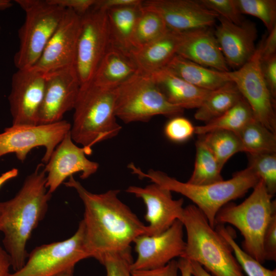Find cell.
<instances>
[{"label": "cell", "instance_id": "6da1fadb", "mask_svg": "<svg viewBox=\"0 0 276 276\" xmlns=\"http://www.w3.org/2000/svg\"><path fill=\"white\" fill-rule=\"evenodd\" d=\"M74 189L83 202L85 246L90 257L100 262L104 255L130 248L139 236L146 234L145 225L118 197L120 190L91 193L73 176L64 182Z\"/></svg>", "mask_w": 276, "mask_h": 276}, {"label": "cell", "instance_id": "7a4b0ae2", "mask_svg": "<svg viewBox=\"0 0 276 276\" xmlns=\"http://www.w3.org/2000/svg\"><path fill=\"white\" fill-rule=\"evenodd\" d=\"M44 166L37 165L13 198L0 201V232L14 271L24 265L28 256L27 243L48 210L52 194L46 187Z\"/></svg>", "mask_w": 276, "mask_h": 276}, {"label": "cell", "instance_id": "3957f363", "mask_svg": "<svg viewBox=\"0 0 276 276\" xmlns=\"http://www.w3.org/2000/svg\"><path fill=\"white\" fill-rule=\"evenodd\" d=\"M128 167L132 173L139 178H148L152 182L171 192L179 193L191 200L213 228L219 210L232 200L242 197L259 181L249 166L237 172L229 179L202 185L180 181L159 170L150 169L146 173L132 163Z\"/></svg>", "mask_w": 276, "mask_h": 276}, {"label": "cell", "instance_id": "277c9868", "mask_svg": "<svg viewBox=\"0 0 276 276\" xmlns=\"http://www.w3.org/2000/svg\"><path fill=\"white\" fill-rule=\"evenodd\" d=\"M116 99V88L103 87L92 81L80 85L70 129L76 144L92 150L96 144L119 134L122 127L117 121Z\"/></svg>", "mask_w": 276, "mask_h": 276}, {"label": "cell", "instance_id": "5b68a950", "mask_svg": "<svg viewBox=\"0 0 276 276\" xmlns=\"http://www.w3.org/2000/svg\"><path fill=\"white\" fill-rule=\"evenodd\" d=\"M181 221L187 240L180 258L197 262L212 276H244L229 244L195 205L184 208Z\"/></svg>", "mask_w": 276, "mask_h": 276}, {"label": "cell", "instance_id": "8992f818", "mask_svg": "<svg viewBox=\"0 0 276 276\" xmlns=\"http://www.w3.org/2000/svg\"><path fill=\"white\" fill-rule=\"evenodd\" d=\"M259 180L250 195L242 202L228 203L218 212L216 224L234 226L243 237L242 249L259 262L263 264L264 235L273 215L276 213L275 200Z\"/></svg>", "mask_w": 276, "mask_h": 276}, {"label": "cell", "instance_id": "52a82bcc", "mask_svg": "<svg viewBox=\"0 0 276 276\" xmlns=\"http://www.w3.org/2000/svg\"><path fill=\"white\" fill-rule=\"evenodd\" d=\"M183 110L167 100L151 75L140 71L116 88V115L124 123L146 122L157 115L172 118Z\"/></svg>", "mask_w": 276, "mask_h": 276}, {"label": "cell", "instance_id": "ba28073f", "mask_svg": "<svg viewBox=\"0 0 276 276\" xmlns=\"http://www.w3.org/2000/svg\"><path fill=\"white\" fill-rule=\"evenodd\" d=\"M24 10L25 21L18 31L19 49L14 55L16 67L34 66L56 30L66 9L49 0H15Z\"/></svg>", "mask_w": 276, "mask_h": 276}, {"label": "cell", "instance_id": "9c48e42d", "mask_svg": "<svg viewBox=\"0 0 276 276\" xmlns=\"http://www.w3.org/2000/svg\"><path fill=\"white\" fill-rule=\"evenodd\" d=\"M88 258L81 220L74 235L62 241L37 246L28 254L24 265L9 276H55L74 268L77 263Z\"/></svg>", "mask_w": 276, "mask_h": 276}, {"label": "cell", "instance_id": "30bf717a", "mask_svg": "<svg viewBox=\"0 0 276 276\" xmlns=\"http://www.w3.org/2000/svg\"><path fill=\"white\" fill-rule=\"evenodd\" d=\"M110 44L106 11L93 7L81 16L75 63L80 85L92 81Z\"/></svg>", "mask_w": 276, "mask_h": 276}, {"label": "cell", "instance_id": "8fae6325", "mask_svg": "<svg viewBox=\"0 0 276 276\" xmlns=\"http://www.w3.org/2000/svg\"><path fill=\"white\" fill-rule=\"evenodd\" d=\"M71 124L66 120L33 125H13L0 133V157L15 153L23 162L34 148L44 147L42 162L46 164L52 153L70 131Z\"/></svg>", "mask_w": 276, "mask_h": 276}, {"label": "cell", "instance_id": "7c38bea8", "mask_svg": "<svg viewBox=\"0 0 276 276\" xmlns=\"http://www.w3.org/2000/svg\"><path fill=\"white\" fill-rule=\"evenodd\" d=\"M226 74L249 105L254 118L276 134L275 99L263 78L258 47L248 62Z\"/></svg>", "mask_w": 276, "mask_h": 276}, {"label": "cell", "instance_id": "4fadbf2b", "mask_svg": "<svg viewBox=\"0 0 276 276\" xmlns=\"http://www.w3.org/2000/svg\"><path fill=\"white\" fill-rule=\"evenodd\" d=\"M45 78V73L34 67L14 73L8 96L13 125H38Z\"/></svg>", "mask_w": 276, "mask_h": 276}, {"label": "cell", "instance_id": "5bb4252c", "mask_svg": "<svg viewBox=\"0 0 276 276\" xmlns=\"http://www.w3.org/2000/svg\"><path fill=\"white\" fill-rule=\"evenodd\" d=\"M183 225L176 220L166 231L156 236L141 235L133 241L137 254L131 265V271L146 270L162 267L176 257L183 255L186 241Z\"/></svg>", "mask_w": 276, "mask_h": 276}, {"label": "cell", "instance_id": "9a60e30c", "mask_svg": "<svg viewBox=\"0 0 276 276\" xmlns=\"http://www.w3.org/2000/svg\"><path fill=\"white\" fill-rule=\"evenodd\" d=\"M91 152V149L77 146L69 131L44 165L48 192L52 194L66 179L76 173L80 172V178L82 179H87L95 174L99 165L98 163L87 158L86 155Z\"/></svg>", "mask_w": 276, "mask_h": 276}, {"label": "cell", "instance_id": "2e32d148", "mask_svg": "<svg viewBox=\"0 0 276 276\" xmlns=\"http://www.w3.org/2000/svg\"><path fill=\"white\" fill-rule=\"evenodd\" d=\"M80 83L75 66L46 73L44 92L38 116V124L59 122L73 109Z\"/></svg>", "mask_w": 276, "mask_h": 276}, {"label": "cell", "instance_id": "e0dca14e", "mask_svg": "<svg viewBox=\"0 0 276 276\" xmlns=\"http://www.w3.org/2000/svg\"><path fill=\"white\" fill-rule=\"evenodd\" d=\"M126 191L142 199L146 205L145 219L149 225H146L145 235H159L176 220L181 221L184 211L183 199H174L172 192L168 189L152 182L144 187L131 186Z\"/></svg>", "mask_w": 276, "mask_h": 276}, {"label": "cell", "instance_id": "ac0fdd59", "mask_svg": "<svg viewBox=\"0 0 276 276\" xmlns=\"http://www.w3.org/2000/svg\"><path fill=\"white\" fill-rule=\"evenodd\" d=\"M81 16L66 9L56 30L34 67L45 73L74 66Z\"/></svg>", "mask_w": 276, "mask_h": 276}, {"label": "cell", "instance_id": "d6986e66", "mask_svg": "<svg viewBox=\"0 0 276 276\" xmlns=\"http://www.w3.org/2000/svg\"><path fill=\"white\" fill-rule=\"evenodd\" d=\"M142 7L158 14L169 29L177 32L211 28L219 17L199 1L147 0Z\"/></svg>", "mask_w": 276, "mask_h": 276}, {"label": "cell", "instance_id": "ffe728a7", "mask_svg": "<svg viewBox=\"0 0 276 276\" xmlns=\"http://www.w3.org/2000/svg\"><path fill=\"white\" fill-rule=\"evenodd\" d=\"M214 31L221 51L228 66L237 70L254 55L257 30L255 24L245 19L240 25L234 24L222 17Z\"/></svg>", "mask_w": 276, "mask_h": 276}, {"label": "cell", "instance_id": "44dd1931", "mask_svg": "<svg viewBox=\"0 0 276 276\" xmlns=\"http://www.w3.org/2000/svg\"><path fill=\"white\" fill-rule=\"evenodd\" d=\"M177 55L210 68L229 71L211 28L180 32Z\"/></svg>", "mask_w": 276, "mask_h": 276}, {"label": "cell", "instance_id": "7402d4cb", "mask_svg": "<svg viewBox=\"0 0 276 276\" xmlns=\"http://www.w3.org/2000/svg\"><path fill=\"white\" fill-rule=\"evenodd\" d=\"M180 32L169 29L162 36L130 54L139 70L147 74L165 68L177 55Z\"/></svg>", "mask_w": 276, "mask_h": 276}, {"label": "cell", "instance_id": "603a6c76", "mask_svg": "<svg viewBox=\"0 0 276 276\" xmlns=\"http://www.w3.org/2000/svg\"><path fill=\"white\" fill-rule=\"evenodd\" d=\"M150 75L167 100L183 109L199 108L210 91L193 85L166 67Z\"/></svg>", "mask_w": 276, "mask_h": 276}, {"label": "cell", "instance_id": "cb8c5ba5", "mask_svg": "<svg viewBox=\"0 0 276 276\" xmlns=\"http://www.w3.org/2000/svg\"><path fill=\"white\" fill-rule=\"evenodd\" d=\"M139 71L129 53L110 44L92 82L103 87L116 88Z\"/></svg>", "mask_w": 276, "mask_h": 276}, {"label": "cell", "instance_id": "d4e9b609", "mask_svg": "<svg viewBox=\"0 0 276 276\" xmlns=\"http://www.w3.org/2000/svg\"><path fill=\"white\" fill-rule=\"evenodd\" d=\"M193 85L209 91L231 81L226 72L210 68L176 55L165 67Z\"/></svg>", "mask_w": 276, "mask_h": 276}, {"label": "cell", "instance_id": "484cf974", "mask_svg": "<svg viewBox=\"0 0 276 276\" xmlns=\"http://www.w3.org/2000/svg\"><path fill=\"white\" fill-rule=\"evenodd\" d=\"M142 10V3L106 11L111 45L130 53L132 35Z\"/></svg>", "mask_w": 276, "mask_h": 276}, {"label": "cell", "instance_id": "4316f807", "mask_svg": "<svg viewBox=\"0 0 276 276\" xmlns=\"http://www.w3.org/2000/svg\"><path fill=\"white\" fill-rule=\"evenodd\" d=\"M242 98L235 83L229 81L210 91L194 114L196 120L208 123L223 114Z\"/></svg>", "mask_w": 276, "mask_h": 276}, {"label": "cell", "instance_id": "83f0119b", "mask_svg": "<svg viewBox=\"0 0 276 276\" xmlns=\"http://www.w3.org/2000/svg\"><path fill=\"white\" fill-rule=\"evenodd\" d=\"M254 118L249 105L242 97L219 117L195 127V133L202 135L215 130H226L238 134Z\"/></svg>", "mask_w": 276, "mask_h": 276}, {"label": "cell", "instance_id": "f1b7e54d", "mask_svg": "<svg viewBox=\"0 0 276 276\" xmlns=\"http://www.w3.org/2000/svg\"><path fill=\"white\" fill-rule=\"evenodd\" d=\"M241 152L248 154L276 152V134L255 118L238 133Z\"/></svg>", "mask_w": 276, "mask_h": 276}, {"label": "cell", "instance_id": "f546056e", "mask_svg": "<svg viewBox=\"0 0 276 276\" xmlns=\"http://www.w3.org/2000/svg\"><path fill=\"white\" fill-rule=\"evenodd\" d=\"M195 147L194 168L187 182L191 184L202 185L223 180L221 175L222 169L200 138L196 141Z\"/></svg>", "mask_w": 276, "mask_h": 276}, {"label": "cell", "instance_id": "4dcf8cb0", "mask_svg": "<svg viewBox=\"0 0 276 276\" xmlns=\"http://www.w3.org/2000/svg\"><path fill=\"white\" fill-rule=\"evenodd\" d=\"M169 29L158 14L142 7L131 39L132 50L154 41L164 35Z\"/></svg>", "mask_w": 276, "mask_h": 276}, {"label": "cell", "instance_id": "1f68e13d", "mask_svg": "<svg viewBox=\"0 0 276 276\" xmlns=\"http://www.w3.org/2000/svg\"><path fill=\"white\" fill-rule=\"evenodd\" d=\"M222 169L227 160L235 154L241 152V146L237 134L226 130H215L200 135Z\"/></svg>", "mask_w": 276, "mask_h": 276}, {"label": "cell", "instance_id": "d6a6232c", "mask_svg": "<svg viewBox=\"0 0 276 276\" xmlns=\"http://www.w3.org/2000/svg\"><path fill=\"white\" fill-rule=\"evenodd\" d=\"M215 229L229 244L242 270L247 276H276V269H268L245 252L236 242L233 230L223 224H216Z\"/></svg>", "mask_w": 276, "mask_h": 276}, {"label": "cell", "instance_id": "836d02e7", "mask_svg": "<svg viewBox=\"0 0 276 276\" xmlns=\"http://www.w3.org/2000/svg\"><path fill=\"white\" fill-rule=\"evenodd\" d=\"M248 166L273 196L276 192V152L248 154Z\"/></svg>", "mask_w": 276, "mask_h": 276}, {"label": "cell", "instance_id": "e575fe53", "mask_svg": "<svg viewBox=\"0 0 276 276\" xmlns=\"http://www.w3.org/2000/svg\"><path fill=\"white\" fill-rule=\"evenodd\" d=\"M242 15L248 14L260 19L268 32L276 26L275 0H236Z\"/></svg>", "mask_w": 276, "mask_h": 276}, {"label": "cell", "instance_id": "d590c367", "mask_svg": "<svg viewBox=\"0 0 276 276\" xmlns=\"http://www.w3.org/2000/svg\"><path fill=\"white\" fill-rule=\"evenodd\" d=\"M133 262L130 248L106 253L99 262L105 267L106 276H132L131 265Z\"/></svg>", "mask_w": 276, "mask_h": 276}, {"label": "cell", "instance_id": "8d00e7d4", "mask_svg": "<svg viewBox=\"0 0 276 276\" xmlns=\"http://www.w3.org/2000/svg\"><path fill=\"white\" fill-rule=\"evenodd\" d=\"M164 133L169 140L175 143H182L195 133V127L187 118L177 116L171 118L166 123Z\"/></svg>", "mask_w": 276, "mask_h": 276}, {"label": "cell", "instance_id": "74e56055", "mask_svg": "<svg viewBox=\"0 0 276 276\" xmlns=\"http://www.w3.org/2000/svg\"><path fill=\"white\" fill-rule=\"evenodd\" d=\"M204 6L215 12L219 16L236 25L244 20L239 11L236 0H199Z\"/></svg>", "mask_w": 276, "mask_h": 276}, {"label": "cell", "instance_id": "f35d334b", "mask_svg": "<svg viewBox=\"0 0 276 276\" xmlns=\"http://www.w3.org/2000/svg\"><path fill=\"white\" fill-rule=\"evenodd\" d=\"M265 261H276V213L271 217L263 240Z\"/></svg>", "mask_w": 276, "mask_h": 276}, {"label": "cell", "instance_id": "ab89813d", "mask_svg": "<svg viewBox=\"0 0 276 276\" xmlns=\"http://www.w3.org/2000/svg\"><path fill=\"white\" fill-rule=\"evenodd\" d=\"M260 66L263 78L272 95L276 97V56L260 60Z\"/></svg>", "mask_w": 276, "mask_h": 276}, {"label": "cell", "instance_id": "60d3db41", "mask_svg": "<svg viewBox=\"0 0 276 276\" xmlns=\"http://www.w3.org/2000/svg\"><path fill=\"white\" fill-rule=\"evenodd\" d=\"M51 3L73 10L81 16L95 6L97 0H49Z\"/></svg>", "mask_w": 276, "mask_h": 276}, {"label": "cell", "instance_id": "b9f144b4", "mask_svg": "<svg viewBox=\"0 0 276 276\" xmlns=\"http://www.w3.org/2000/svg\"><path fill=\"white\" fill-rule=\"evenodd\" d=\"M177 261L174 259L165 266L151 270L131 271L132 276H178Z\"/></svg>", "mask_w": 276, "mask_h": 276}, {"label": "cell", "instance_id": "7bdbcfd3", "mask_svg": "<svg viewBox=\"0 0 276 276\" xmlns=\"http://www.w3.org/2000/svg\"><path fill=\"white\" fill-rule=\"evenodd\" d=\"M260 51V60L276 56V26L260 42L258 47Z\"/></svg>", "mask_w": 276, "mask_h": 276}, {"label": "cell", "instance_id": "ee69618b", "mask_svg": "<svg viewBox=\"0 0 276 276\" xmlns=\"http://www.w3.org/2000/svg\"><path fill=\"white\" fill-rule=\"evenodd\" d=\"M142 2L141 0H97L94 7L106 11L112 8L141 4Z\"/></svg>", "mask_w": 276, "mask_h": 276}, {"label": "cell", "instance_id": "f6af8a7d", "mask_svg": "<svg viewBox=\"0 0 276 276\" xmlns=\"http://www.w3.org/2000/svg\"><path fill=\"white\" fill-rule=\"evenodd\" d=\"M10 267L12 266L10 256L0 246V276H9Z\"/></svg>", "mask_w": 276, "mask_h": 276}, {"label": "cell", "instance_id": "bcb514c9", "mask_svg": "<svg viewBox=\"0 0 276 276\" xmlns=\"http://www.w3.org/2000/svg\"><path fill=\"white\" fill-rule=\"evenodd\" d=\"M189 262L190 270L193 276H212L197 262L191 261Z\"/></svg>", "mask_w": 276, "mask_h": 276}, {"label": "cell", "instance_id": "7dc6e473", "mask_svg": "<svg viewBox=\"0 0 276 276\" xmlns=\"http://www.w3.org/2000/svg\"><path fill=\"white\" fill-rule=\"evenodd\" d=\"M178 270L180 272V276H193L191 270L189 260L183 258H179L177 261Z\"/></svg>", "mask_w": 276, "mask_h": 276}, {"label": "cell", "instance_id": "c3c4849f", "mask_svg": "<svg viewBox=\"0 0 276 276\" xmlns=\"http://www.w3.org/2000/svg\"><path fill=\"white\" fill-rule=\"evenodd\" d=\"M17 168H12L0 175V188L7 181L16 177L18 174Z\"/></svg>", "mask_w": 276, "mask_h": 276}, {"label": "cell", "instance_id": "681fc988", "mask_svg": "<svg viewBox=\"0 0 276 276\" xmlns=\"http://www.w3.org/2000/svg\"><path fill=\"white\" fill-rule=\"evenodd\" d=\"M12 3L10 0H0V10H4L11 7Z\"/></svg>", "mask_w": 276, "mask_h": 276}, {"label": "cell", "instance_id": "f907efd6", "mask_svg": "<svg viewBox=\"0 0 276 276\" xmlns=\"http://www.w3.org/2000/svg\"><path fill=\"white\" fill-rule=\"evenodd\" d=\"M55 276H74V268L67 269Z\"/></svg>", "mask_w": 276, "mask_h": 276}, {"label": "cell", "instance_id": "816d5d0a", "mask_svg": "<svg viewBox=\"0 0 276 276\" xmlns=\"http://www.w3.org/2000/svg\"><path fill=\"white\" fill-rule=\"evenodd\" d=\"M0 30H1V27H0Z\"/></svg>", "mask_w": 276, "mask_h": 276}]
</instances>
